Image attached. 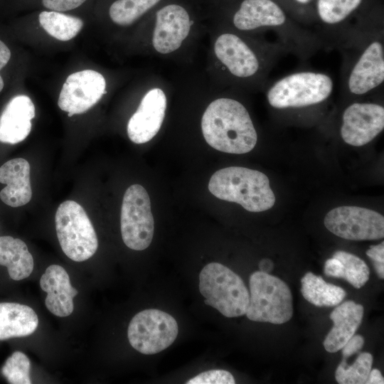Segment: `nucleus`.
<instances>
[{"instance_id":"nucleus-1","label":"nucleus","mask_w":384,"mask_h":384,"mask_svg":"<svg viewBox=\"0 0 384 384\" xmlns=\"http://www.w3.org/2000/svg\"><path fill=\"white\" fill-rule=\"evenodd\" d=\"M201 129L206 142L223 152L245 154L257 141L248 111L231 98H218L209 104L202 117Z\"/></svg>"},{"instance_id":"nucleus-2","label":"nucleus","mask_w":384,"mask_h":384,"mask_svg":"<svg viewBox=\"0 0 384 384\" xmlns=\"http://www.w3.org/2000/svg\"><path fill=\"white\" fill-rule=\"evenodd\" d=\"M208 189L216 198L237 203L250 212L267 210L275 203L267 176L245 167L230 166L217 171L210 178Z\"/></svg>"},{"instance_id":"nucleus-3","label":"nucleus","mask_w":384,"mask_h":384,"mask_svg":"<svg viewBox=\"0 0 384 384\" xmlns=\"http://www.w3.org/2000/svg\"><path fill=\"white\" fill-rule=\"evenodd\" d=\"M199 290L204 303L223 316L232 318L245 314L250 294L242 279L218 262L206 265L199 274Z\"/></svg>"},{"instance_id":"nucleus-4","label":"nucleus","mask_w":384,"mask_h":384,"mask_svg":"<svg viewBox=\"0 0 384 384\" xmlns=\"http://www.w3.org/2000/svg\"><path fill=\"white\" fill-rule=\"evenodd\" d=\"M334 88L331 78L324 73L301 71L276 81L267 92V100L276 109L300 108L327 100Z\"/></svg>"},{"instance_id":"nucleus-5","label":"nucleus","mask_w":384,"mask_h":384,"mask_svg":"<svg viewBox=\"0 0 384 384\" xmlns=\"http://www.w3.org/2000/svg\"><path fill=\"white\" fill-rule=\"evenodd\" d=\"M250 302L245 313L254 321L282 324L293 314L292 296L279 278L261 271L250 277Z\"/></svg>"},{"instance_id":"nucleus-6","label":"nucleus","mask_w":384,"mask_h":384,"mask_svg":"<svg viewBox=\"0 0 384 384\" xmlns=\"http://www.w3.org/2000/svg\"><path fill=\"white\" fill-rule=\"evenodd\" d=\"M57 237L65 255L75 262L90 259L96 252L98 240L84 208L74 201L60 204L55 215Z\"/></svg>"},{"instance_id":"nucleus-7","label":"nucleus","mask_w":384,"mask_h":384,"mask_svg":"<svg viewBox=\"0 0 384 384\" xmlns=\"http://www.w3.org/2000/svg\"><path fill=\"white\" fill-rule=\"evenodd\" d=\"M121 234L124 243L134 250L146 249L151 242L154 223L147 191L139 184L125 191L121 208Z\"/></svg>"},{"instance_id":"nucleus-8","label":"nucleus","mask_w":384,"mask_h":384,"mask_svg":"<svg viewBox=\"0 0 384 384\" xmlns=\"http://www.w3.org/2000/svg\"><path fill=\"white\" fill-rule=\"evenodd\" d=\"M176 319L166 312L149 309L137 313L131 320L127 336L131 346L141 353H159L171 346L177 337Z\"/></svg>"},{"instance_id":"nucleus-9","label":"nucleus","mask_w":384,"mask_h":384,"mask_svg":"<svg viewBox=\"0 0 384 384\" xmlns=\"http://www.w3.org/2000/svg\"><path fill=\"white\" fill-rule=\"evenodd\" d=\"M325 227L333 234L350 240H373L384 237V217L371 209L340 206L324 218Z\"/></svg>"},{"instance_id":"nucleus-10","label":"nucleus","mask_w":384,"mask_h":384,"mask_svg":"<svg viewBox=\"0 0 384 384\" xmlns=\"http://www.w3.org/2000/svg\"><path fill=\"white\" fill-rule=\"evenodd\" d=\"M106 81L100 73L84 70L70 75L59 95L58 105L69 117L85 112L106 93Z\"/></svg>"},{"instance_id":"nucleus-11","label":"nucleus","mask_w":384,"mask_h":384,"mask_svg":"<svg viewBox=\"0 0 384 384\" xmlns=\"http://www.w3.org/2000/svg\"><path fill=\"white\" fill-rule=\"evenodd\" d=\"M383 128V106L371 102H354L343 113L340 132L346 143L361 146L372 141Z\"/></svg>"},{"instance_id":"nucleus-12","label":"nucleus","mask_w":384,"mask_h":384,"mask_svg":"<svg viewBox=\"0 0 384 384\" xmlns=\"http://www.w3.org/2000/svg\"><path fill=\"white\" fill-rule=\"evenodd\" d=\"M166 97L160 88H153L143 97L127 124V134L135 144L150 141L159 132L165 116Z\"/></svg>"},{"instance_id":"nucleus-13","label":"nucleus","mask_w":384,"mask_h":384,"mask_svg":"<svg viewBox=\"0 0 384 384\" xmlns=\"http://www.w3.org/2000/svg\"><path fill=\"white\" fill-rule=\"evenodd\" d=\"M191 26L186 10L177 4H169L156 14L152 36L154 48L161 54L177 50L187 38Z\"/></svg>"},{"instance_id":"nucleus-14","label":"nucleus","mask_w":384,"mask_h":384,"mask_svg":"<svg viewBox=\"0 0 384 384\" xmlns=\"http://www.w3.org/2000/svg\"><path fill=\"white\" fill-rule=\"evenodd\" d=\"M383 80V44L374 40L365 48L351 70L348 89L353 95H362L380 86Z\"/></svg>"},{"instance_id":"nucleus-15","label":"nucleus","mask_w":384,"mask_h":384,"mask_svg":"<svg viewBox=\"0 0 384 384\" xmlns=\"http://www.w3.org/2000/svg\"><path fill=\"white\" fill-rule=\"evenodd\" d=\"M214 52L219 61L235 77L250 78L260 70V62L256 53L234 33L220 35L214 43Z\"/></svg>"},{"instance_id":"nucleus-16","label":"nucleus","mask_w":384,"mask_h":384,"mask_svg":"<svg viewBox=\"0 0 384 384\" xmlns=\"http://www.w3.org/2000/svg\"><path fill=\"white\" fill-rule=\"evenodd\" d=\"M35 106L31 99L23 95L13 97L0 115V142L15 144L30 134Z\"/></svg>"},{"instance_id":"nucleus-17","label":"nucleus","mask_w":384,"mask_h":384,"mask_svg":"<svg viewBox=\"0 0 384 384\" xmlns=\"http://www.w3.org/2000/svg\"><path fill=\"white\" fill-rule=\"evenodd\" d=\"M40 286L47 293L45 304L52 314L65 317L73 313V298L78 291L72 287L69 275L63 267L58 265L48 267L41 277Z\"/></svg>"},{"instance_id":"nucleus-18","label":"nucleus","mask_w":384,"mask_h":384,"mask_svg":"<svg viewBox=\"0 0 384 384\" xmlns=\"http://www.w3.org/2000/svg\"><path fill=\"white\" fill-rule=\"evenodd\" d=\"M30 164L23 158H16L0 167V183L6 184L0 192L5 204L16 208L26 205L32 198Z\"/></svg>"},{"instance_id":"nucleus-19","label":"nucleus","mask_w":384,"mask_h":384,"mask_svg":"<svg viewBox=\"0 0 384 384\" xmlns=\"http://www.w3.org/2000/svg\"><path fill=\"white\" fill-rule=\"evenodd\" d=\"M233 21L240 31H252L262 27L282 26L286 22V16L272 0H244Z\"/></svg>"},{"instance_id":"nucleus-20","label":"nucleus","mask_w":384,"mask_h":384,"mask_svg":"<svg viewBox=\"0 0 384 384\" xmlns=\"http://www.w3.org/2000/svg\"><path fill=\"white\" fill-rule=\"evenodd\" d=\"M363 316V306L353 301H346L336 307L330 314L334 326L324 341L326 351L335 353L341 350L355 334Z\"/></svg>"},{"instance_id":"nucleus-21","label":"nucleus","mask_w":384,"mask_h":384,"mask_svg":"<svg viewBox=\"0 0 384 384\" xmlns=\"http://www.w3.org/2000/svg\"><path fill=\"white\" fill-rule=\"evenodd\" d=\"M38 325V316L31 307L14 302L0 303V340L28 336Z\"/></svg>"},{"instance_id":"nucleus-22","label":"nucleus","mask_w":384,"mask_h":384,"mask_svg":"<svg viewBox=\"0 0 384 384\" xmlns=\"http://www.w3.org/2000/svg\"><path fill=\"white\" fill-rule=\"evenodd\" d=\"M0 265L7 267L12 279L19 281L31 275L34 262L23 240L11 236H1Z\"/></svg>"},{"instance_id":"nucleus-23","label":"nucleus","mask_w":384,"mask_h":384,"mask_svg":"<svg viewBox=\"0 0 384 384\" xmlns=\"http://www.w3.org/2000/svg\"><path fill=\"white\" fill-rule=\"evenodd\" d=\"M301 292L304 298L316 306H335L344 299L343 289L326 282L320 276L307 272L301 279Z\"/></svg>"},{"instance_id":"nucleus-24","label":"nucleus","mask_w":384,"mask_h":384,"mask_svg":"<svg viewBox=\"0 0 384 384\" xmlns=\"http://www.w3.org/2000/svg\"><path fill=\"white\" fill-rule=\"evenodd\" d=\"M38 20L49 35L62 41L73 38L83 26V21L80 18L55 11H42Z\"/></svg>"},{"instance_id":"nucleus-25","label":"nucleus","mask_w":384,"mask_h":384,"mask_svg":"<svg viewBox=\"0 0 384 384\" xmlns=\"http://www.w3.org/2000/svg\"><path fill=\"white\" fill-rule=\"evenodd\" d=\"M160 0H117L110 6L111 20L119 26H129Z\"/></svg>"},{"instance_id":"nucleus-26","label":"nucleus","mask_w":384,"mask_h":384,"mask_svg":"<svg viewBox=\"0 0 384 384\" xmlns=\"http://www.w3.org/2000/svg\"><path fill=\"white\" fill-rule=\"evenodd\" d=\"M373 356L364 352L358 355L352 365H348L346 359L343 358L337 367L335 378L340 384L366 383L373 364Z\"/></svg>"},{"instance_id":"nucleus-27","label":"nucleus","mask_w":384,"mask_h":384,"mask_svg":"<svg viewBox=\"0 0 384 384\" xmlns=\"http://www.w3.org/2000/svg\"><path fill=\"white\" fill-rule=\"evenodd\" d=\"M333 257L339 260L342 264V279L356 289H360L367 282L370 271L363 260L343 250L335 252Z\"/></svg>"},{"instance_id":"nucleus-28","label":"nucleus","mask_w":384,"mask_h":384,"mask_svg":"<svg viewBox=\"0 0 384 384\" xmlns=\"http://www.w3.org/2000/svg\"><path fill=\"white\" fill-rule=\"evenodd\" d=\"M361 1L362 0H318V15L326 24H337L355 11Z\"/></svg>"},{"instance_id":"nucleus-29","label":"nucleus","mask_w":384,"mask_h":384,"mask_svg":"<svg viewBox=\"0 0 384 384\" xmlns=\"http://www.w3.org/2000/svg\"><path fill=\"white\" fill-rule=\"evenodd\" d=\"M31 363L29 358L21 351L14 352L1 368L3 375L11 384H31Z\"/></svg>"},{"instance_id":"nucleus-30","label":"nucleus","mask_w":384,"mask_h":384,"mask_svg":"<svg viewBox=\"0 0 384 384\" xmlns=\"http://www.w3.org/2000/svg\"><path fill=\"white\" fill-rule=\"evenodd\" d=\"M233 375L225 370H210L201 373L190 379L186 384H234Z\"/></svg>"},{"instance_id":"nucleus-31","label":"nucleus","mask_w":384,"mask_h":384,"mask_svg":"<svg viewBox=\"0 0 384 384\" xmlns=\"http://www.w3.org/2000/svg\"><path fill=\"white\" fill-rule=\"evenodd\" d=\"M367 256L372 260L378 276L384 278V242L376 245H371L366 251Z\"/></svg>"},{"instance_id":"nucleus-32","label":"nucleus","mask_w":384,"mask_h":384,"mask_svg":"<svg viewBox=\"0 0 384 384\" xmlns=\"http://www.w3.org/2000/svg\"><path fill=\"white\" fill-rule=\"evenodd\" d=\"M86 0H42L43 5L55 11H65L79 7Z\"/></svg>"},{"instance_id":"nucleus-33","label":"nucleus","mask_w":384,"mask_h":384,"mask_svg":"<svg viewBox=\"0 0 384 384\" xmlns=\"http://www.w3.org/2000/svg\"><path fill=\"white\" fill-rule=\"evenodd\" d=\"M364 344V338L361 335H353L343 346L342 349L343 358H348L358 352Z\"/></svg>"},{"instance_id":"nucleus-34","label":"nucleus","mask_w":384,"mask_h":384,"mask_svg":"<svg viewBox=\"0 0 384 384\" xmlns=\"http://www.w3.org/2000/svg\"><path fill=\"white\" fill-rule=\"evenodd\" d=\"M324 273L328 277H342V264L339 260L332 257L324 265Z\"/></svg>"},{"instance_id":"nucleus-35","label":"nucleus","mask_w":384,"mask_h":384,"mask_svg":"<svg viewBox=\"0 0 384 384\" xmlns=\"http://www.w3.org/2000/svg\"><path fill=\"white\" fill-rule=\"evenodd\" d=\"M11 58V51L6 44L0 40V70L6 65ZM4 87V80L0 75V92Z\"/></svg>"},{"instance_id":"nucleus-36","label":"nucleus","mask_w":384,"mask_h":384,"mask_svg":"<svg viewBox=\"0 0 384 384\" xmlns=\"http://www.w3.org/2000/svg\"><path fill=\"white\" fill-rule=\"evenodd\" d=\"M366 383L367 384H383L384 379L380 370L375 368L370 370Z\"/></svg>"},{"instance_id":"nucleus-37","label":"nucleus","mask_w":384,"mask_h":384,"mask_svg":"<svg viewBox=\"0 0 384 384\" xmlns=\"http://www.w3.org/2000/svg\"><path fill=\"white\" fill-rule=\"evenodd\" d=\"M273 267V262L269 259H263L259 262L260 271L265 273H270Z\"/></svg>"},{"instance_id":"nucleus-38","label":"nucleus","mask_w":384,"mask_h":384,"mask_svg":"<svg viewBox=\"0 0 384 384\" xmlns=\"http://www.w3.org/2000/svg\"><path fill=\"white\" fill-rule=\"evenodd\" d=\"M298 3L306 4H309L311 0H295Z\"/></svg>"}]
</instances>
